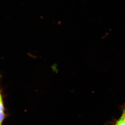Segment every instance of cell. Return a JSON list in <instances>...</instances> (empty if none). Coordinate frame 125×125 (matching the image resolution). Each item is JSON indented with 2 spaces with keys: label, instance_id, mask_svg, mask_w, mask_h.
<instances>
[{
  "label": "cell",
  "instance_id": "1",
  "mask_svg": "<svg viewBox=\"0 0 125 125\" xmlns=\"http://www.w3.org/2000/svg\"><path fill=\"white\" fill-rule=\"evenodd\" d=\"M4 107L2 102V96L1 92L0 90V122L2 121L4 117Z\"/></svg>",
  "mask_w": 125,
  "mask_h": 125
},
{
  "label": "cell",
  "instance_id": "2",
  "mask_svg": "<svg viewBox=\"0 0 125 125\" xmlns=\"http://www.w3.org/2000/svg\"><path fill=\"white\" fill-rule=\"evenodd\" d=\"M116 125H125V121L121 118L117 122Z\"/></svg>",
  "mask_w": 125,
  "mask_h": 125
},
{
  "label": "cell",
  "instance_id": "3",
  "mask_svg": "<svg viewBox=\"0 0 125 125\" xmlns=\"http://www.w3.org/2000/svg\"><path fill=\"white\" fill-rule=\"evenodd\" d=\"M125 121V109L123 111V113L122 114V116L121 117Z\"/></svg>",
  "mask_w": 125,
  "mask_h": 125
},
{
  "label": "cell",
  "instance_id": "4",
  "mask_svg": "<svg viewBox=\"0 0 125 125\" xmlns=\"http://www.w3.org/2000/svg\"><path fill=\"white\" fill-rule=\"evenodd\" d=\"M0 125H1V124H0Z\"/></svg>",
  "mask_w": 125,
  "mask_h": 125
}]
</instances>
